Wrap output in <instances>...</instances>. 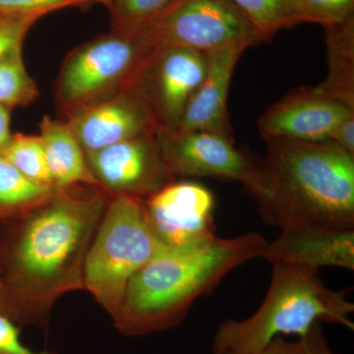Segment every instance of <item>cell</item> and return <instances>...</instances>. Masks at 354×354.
Masks as SVG:
<instances>
[{"instance_id": "cell-1", "label": "cell", "mask_w": 354, "mask_h": 354, "mask_svg": "<svg viewBox=\"0 0 354 354\" xmlns=\"http://www.w3.org/2000/svg\"><path fill=\"white\" fill-rule=\"evenodd\" d=\"M111 199L95 186L55 188L21 216L6 252L0 253V276L17 325L46 327L55 302L84 290L86 258Z\"/></svg>"}, {"instance_id": "cell-2", "label": "cell", "mask_w": 354, "mask_h": 354, "mask_svg": "<svg viewBox=\"0 0 354 354\" xmlns=\"http://www.w3.org/2000/svg\"><path fill=\"white\" fill-rule=\"evenodd\" d=\"M251 195L265 223L354 228V155L330 139H267Z\"/></svg>"}, {"instance_id": "cell-3", "label": "cell", "mask_w": 354, "mask_h": 354, "mask_svg": "<svg viewBox=\"0 0 354 354\" xmlns=\"http://www.w3.org/2000/svg\"><path fill=\"white\" fill-rule=\"evenodd\" d=\"M268 241L250 232L184 248H167L130 279L113 321L120 334L141 337L183 322L198 298L237 267L262 258Z\"/></svg>"}, {"instance_id": "cell-4", "label": "cell", "mask_w": 354, "mask_h": 354, "mask_svg": "<svg viewBox=\"0 0 354 354\" xmlns=\"http://www.w3.org/2000/svg\"><path fill=\"white\" fill-rule=\"evenodd\" d=\"M264 301L245 320L221 323L214 339L213 354H242L264 348L281 335L301 337L317 322L354 329V304L346 290H330L319 270L307 266L272 264Z\"/></svg>"}, {"instance_id": "cell-5", "label": "cell", "mask_w": 354, "mask_h": 354, "mask_svg": "<svg viewBox=\"0 0 354 354\" xmlns=\"http://www.w3.org/2000/svg\"><path fill=\"white\" fill-rule=\"evenodd\" d=\"M158 48L148 23L113 28L65 57L55 95L67 118L133 88Z\"/></svg>"}, {"instance_id": "cell-6", "label": "cell", "mask_w": 354, "mask_h": 354, "mask_svg": "<svg viewBox=\"0 0 354 354\" xmlns=\"http://www.w3.org/2000/svg\"><path fill=\"white\" fill-rule=\"evenodd\" d=\"M167 248L149 225L143 199L111 197L86 258L84 290L114 321L130 279Z\"/></svg>"}, {"instance_id": "cell-7", "label": "cell", "mask_w": 354, "mask_h": 354, "mask_svg": "<svg viewBox=\"0 0 354 354\" xmlns=\"http://www.w3.org/2000/svg\"><path fill=\"white\" fill-rule=\"evenodd\" d=\"M158 46L203 53L234 44L262 43L250 21L230 0H174L148 22Z\"/></svg>"}, {"instance_id": "cell-8", "label": "cell", "mask_w": 354, "mask_h": 354, "mask_svg": "<svg viewBox=\"0 0 354 354\" xmlns=\"http://www.w3.org/2000/svg\"><path fill=\"white\" fill-rule=\"evenodd\" d=\"M157 136L165 164L176 178L236 181L251 195L259 188L260 160L239 150L234 138L206 131H162Z\"/></svg>"}, {"instance_id": "cell-9", "label": "cell", "mask_w": 354, "mask_h": 354, "mask_svg": "<svg viewBox=\"0 0 354 354\" xmlns=\"http://www.w3.org/2000/svg\"><path fill=\"white\" fill-rule=\"evenodd\" d=\"M206 53L176 46H158L133 86L148 104L158 132L174 131L205 76Z\"/></svg>"}, {"instance_id": "cell-10", "label": "cell", "mask_w": 354, "mask_h": 354, "mask_svg": "<svg viewBox=\"0 0 354 354\" xmlns=\"http://www.w3.org/2000/svg\"><path fill=\"white\" fill-rule=\"evenodd\" d=\"M85 155L99 187L111 197L146 199L176 179L165 164L157 134L125 140Z\"/></svg>"}, {"instance_id": "cell-11", "label": "cell", "mask_w": 354, "mask_h": 354, "mask_svg": "<svg viewBox=\"0 0 354 354\" xmlns=\"http://www.w3.org/2000/svg\"><path fill=\"white\" fill-rule=\"evenodd\" d=\"M149 225L167 248L198 245L216 237L215 198L202 184L174 180L143 199Z\"/></svg>"}, {"instance_id": "cell-12", "label": "cell", "mask_w": 354, "mask_h": 354, "mask_svg": "<svg viewBox=\"0 0 354 354\" xmlns=\"http://www.w3.org/2000/svg\"><path fill=\"white\" fill-rule=\"evenodd\" d=\"M66 121L85 153L158 133L152 111L133 88L72 114Z\"/></svg>"}, {"instance_id": "cell-13", "label": "cell", "mask_w": 354, "mask_h": 354, "mask_svg": "<svg viewBox=\"0 0 354 354\" xmlns=\"http://www.w3.org/2000/svg\"><path fill=\"white\" fill-rule=\"evenodd\" d=\"M353 113L317 87L300 88L270 106L258 120V129L265 140L323 141Z\"/></svg>"}, {"instance_id": "cell-14", "label": "cell", "mask_w": 354, "mask_h": 354, "mask_svg": "<svg viewBox=\"0 0 354 354\" xmlns=\"http://www.w3.org/2000/svg\"><path fill=\"white\" fill-rule=\"evenodd\" d=\"M264 259L271 264H295L319 270L323 267L354 270V228L292 225L281 228L268 242Z\"/></svg>"}, {"instance_id": "cell-15", "label": "cell", "mask_w": 354, "mask_h": 354, "mask_svg": "<svg viewBox=\"0 0 354 354\" xmlns=\"http://www.w3.org/2000/svg\"><path fill=\"white\" fill-rule=\"evenodd\" d=\"M246 44H234L206 53L204 78L192 95L174 131H206L232 138L227 97L232 74Z\"/></svg>"}, {"instance_id": "cell-16", "label": "cell", "mask_w": 354, "mask_h": 354, "mask_svg": "<svg viewBox=\"0 0 354 354\" xmlns=\"http://www.w3.org/2000/svg\"><path fill=\"white\" fill-rule=\"evenodd\" d=\"M39 136L55 188L72 185L99 187L88 169L85 152L67 121L53 120L44 115L39 123Z\"/></svg>"}, {"instance_id": "cell-17", "label": "cell", "mask_w": 354, "mask_h": 354, "mask_svg": "<svg viewBox=\"0 0 354 354\" xmlns=\"http://www.w3.org/2000/svg\"><path fill=\"white\" fill-rule=\"evenodd\" d=\"M55 190L30 180L0 156V218L25 216L46 201Z\"/></svg>"}, {"instance_id": "cell-18", "label": "cell", "mask_w": 354, "mask_h": 354, "mask_svg": "<svg viewBox=\"0 0 354 354\" xmlns=\"http://www.w3.org/2000/svg\"><path fill=\"white\" fill-rule=\"evenodd\" d=\"M327 78L316 86L323 94L354 111V38L339 34L326 38Z\"/></svg>"}, {"instance_id": "cell-19", "label": "cell", "mask_w": 354, "mask_h": 354, "mask_svg": "<svg viewBox=\"0 0 354 354\" xmlns=\"http://www.w3.org/2000/svg\"><path fill=\"white\" fill-rule=\"evenodd\" d=\"M22 46H14L0 58V106L9 111L30 106L39 95L36 81L26 68Z\"/></svg>"}, {"instance_id": "cell-20", "label": "cell", "mask_w": 354, "mask_h": 354, "mask_svg": "<svg viewBox=\"0 0 354 354\" xmlns=\"http://www.w3.org/2000/svg\"><path fill=\"white\" fill-rule=\"evenodd\" d=\"M0 156L30 180L48 187H55L39 136L15 133Z\"/></svg>"}, {"instance_id": "cell-21", "label": "cell", "mask_w": 354, "mask_h": 354, "mask_svg": "<svg viewBox=\"0 0 354 354\" xmlns=\"http://www.w3.org/2000/svg\"><path fill=\"white\" fill-rule=\"evenodd\" d=\"M241 9L259 35L270 41L281 30L295 26L291 0H230Z\"/></svg>"}, {"instance_id": "cell-22", "label": "cell", "mask_w": 354, "mask_h": 354, "mask_svg": "<svg viewBox=\"0 0 354 354\" xmlns=\"http://www.w3.org/2000/svg\"><path fill=\"white\" fill-rule=\"evenodd\" d=\"M291 6L295 25L316 23L325 27L354 18V0H291Z\"/></svg>"}, {"instance_id": "cell-23", "label": "cell", "mask_w": 354, "mask_h": 354, "mask_svg": "<svg viewBox=\"0 0 354 354\" xmlns=\"http://www.w3.org/2000/svg\"><path fill=\"white\" fill-rule=\"evenodd\" d=\"M174 0H111L109 6L113 28L150 22Z\"/></svg>"}, {"instance_id": "cell-24", "label": "cell", "mask_w": 354, "mask_h": 354, "mask_svg": "<svg viewBox=\"0 0 354 354\" xmlns=\"http://www.w3.org/2000/svg\"><path fill=\"white\" fill-rule=\"evenodd\" d=\"M97 3V0H0V14L32 15L41 18L59 9Z\"/></svg>"}, {"instance_id": "cell-25", "label": "cell", "mask_w": 354, "mask_h": 354, "mask_svg": "<svg viewBox=\"0 0 354 354\" xmlns=\"http://www.w3.org/2000/svg\"><path fill=\"white\" fill-rule=\"evenodd\" d=\"M38 16L0 14V58L14 46L24 43Z\"/></svg>"}, {"instance_id": "cell-26", "label": "cell", "mask_w": 354, "mask_h": 354, "mask_svg": "<svg viewBox=\"0 0 354 354\" xmlns=\"http://www.w3.org/2000/svg\"><path fill=\"white\" fill-rule=\"evenodd\" d=\"M0 354H57L55 351H34L22 344L17 324L0 313Z\"/></svg>"}, {"instance_id": "cell-27", "label": "cell", "mask_w": 354, "mask_h": 354, "mask_svg": "<svg viewBox=\"0 0 354 354\" xmlns=\"http://www.w3.org/2000/svg\"><path fill=\"white\" fill-rule=\"evenodd\" d=\"M297 341V354H335L324 335L322 326L317 322Z\"/></svg>"}, {"instance_id": "cell-28", "label": "cell", "mask_w": 354, "mask_h": 354, "mask_svg": "<svg viewBox=\"0 0 354 354\" xmlns=\"http://www.w3.org/2000/svg\"><path fill=\"white\" fill-rule=\"evenodd\" d=\"M330 139L354 155V113L349 114L337 125Z\"/></svg>"}, {"instance_id": "cell-29", "label": "cell", "mask_w": 354, "mask_h": 354, "mask_svg": "<svg viewBox=\"0 0 354 354\" xmlns=\"http://www.w3.org/2000/svg\"><path fill=\"white\" fill-rule=\"evenodd\" d=\"M242 354H297V342L286 341L281 337V335H279V337L272 339L269 344H266L264 348L259 351Z\"/></svg>"}, {"instance_id": "cell-30", "label": "cell", "mask_w": 354, "mask_h": 354, "mask_svg": "<svg viewBox=\"0 0 354 354\" xmlns=\"http://www.w3.org/2000/svg\"><path fill=\"white\" fill-rule=\"evenodd\" d=\"M10 111L0 106V153L8 145L13 135L10 128Z\"/></svg>"}, {"instance_id": "cell-31", "label": "cell", "mask_w": 354, "mask_h": 354, "mask_svg": "<svg viewBox=\"0 0 354 354\" xmlns=\"http://www.w3.org/2000/svg\"><path fill=\"white\" fill-rule=\"evenodd\" d=\"M0 313L9 317L14 323H16L15 310H14L12 302L7 293L6 286L3 285L1 276H0Z\"/></svg>"}, {"instance_id": "cell-32", "label": "cell", "mask_w": 354, "mask_h": 354, "mask_svg": "<svg viewBox=\"0 0 354 354\" xmlns=\"http://www.w3.org/2000/svg\"><path fill=\"white\" fill-rule=\"evenodd\" d=\"M97 3L104 4V6H108L111 0H97Z\"/></svg>"}]
</instances>
